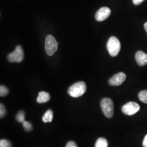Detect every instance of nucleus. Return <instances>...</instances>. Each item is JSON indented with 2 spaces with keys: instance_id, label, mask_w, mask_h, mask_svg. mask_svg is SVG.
<instances>
[{
  "instance_id": "obj_15",
  "label": "nucleus",
  "mask_w": 147,
  "mask_h": 147,
  "mask_svg": "<svg viewBox=\"0 0 147 147\" xmlns=\"http://www.w3.org/2000/svg\"><path fill=\"white\" fill-rule=\"evenodd\" d=\"M22 125H23V127L26 131H31L33 129V126L31 123L29 121H24L22 123Z\"/></svg>"
},
{
  "instance_id": "obj_21",
  "label": "nucleus",
  "mask_w": 147,
  "mask_h": 147,
  "mask_svg": "<svg viewBox=\"0 0 147 147\" xmlns=\"http://www.w3.org/2000/svg\"><path fill=\"white\" fill-rule=\"evenodd\" d=\"M143 147H147V135L145 136L144 140H143Z\"/></svg>"
},
{
  "instance_id": "obj_4",
  "label": "nucleus",
  "mask_w": 147,
  "mask_h": 147,
  "mask_svg": "<svg viewBox=\"0 0 147 147\" xmlns=\"http://www.w3.org/2000/svg\"><path fill=\"white\" fill-rule=\"evenodd\" d=\"M58 43L52 35H48L46 37L45 49L47 55L51 56L56 52L58 49Z\"/></svg>"
},
{
  "instance_id": "obj_16",
  "label": "nucleus",
  "mask_w": 147,
  "mask_h": 147,
  "mask_svg": "<svg viewBox=\"0 0 147 147\" xmlns=\"http://www.w3.org/2000/svg\"><path fill=\"white\" fill-rule=\"evenodd\" d=\"M9 93L8 89L3 85H1L0 86V96H5Z\"/></svg>"
},
{
  "instance_id": "obj_13",
  "label": "nucleus",
  "mask_w": 147,
  "mask_h": 147,
  "mask_svg": "<svg viewBox=\"0 0 147 147\" xmlns=\"http://www.w3.org/2000/svg\"><path fill=\"white\" fill-rule=\"evenodd\" d=\"M138 98L141 101L147 104V90H144L140 92L138 94Z\"/></svg>"
},
{
  "instance_id": "obj_19",
  "label": "nucleus",
  "mask_w": 147,
  "mask_h": 147,
  "mask_svg": "<svg viewBox=\"0 0 147 147\" xmlns=\"http://www.w3.org/2000/svg\"><path fill=\"white\" fill-rule=\"evenodd\" d=\"M65 147H78L76 144L73 141L68 142Z\"/></svg>"
},
{
  "instance_id": "obj_8",
  "label": "nucleus",
  "mask_w": 147,
  "mask_h": 147,
  "mask_svg": "<svg viewBox=\"0 0 147 147\" xmlns=\"http://www.w3.org/2000/svg\"><path fill=\"white\" fill-rule=\"evenodd\" d=\"M111 11L108 7H104L100 8L95 15V19L96 21H104L110 16Z\"/></svg>"
},
{
  "instance_id": "obj_7",
  "label": "nucleus",
  "mask_w": 147,
  "mask_h": 147,
  "mask_svg": "<svg viewBox=\"0 0 147 147\" xmlns=\"http://www.w3.org/2000/svg\"><path fill=\"white\" fill-rule=\"evenodd\" d=\"M125 74L120 72L114 75L109 80V84L112 86H118L122 84L126 80Z\"/></svg>"
},
{
  "instance_id": "obj_1",
  "label": "nucleus",
  "mask_w": 147,
  "mask_h": 147,
  "mask_svg": "<svg viewBox=\"0 0 147 147\" xmlns=\"http://www.w3.org/2000/svg\"><path fill=\"white\" fill-rule=\"evenodd\" d=\"M86 85L84 82L80 81L71 85L68 90V93L73 98H79L86 92Z\"/></svg>"
},
{
  "instance_id": "obj_12",
  "label": "nucleus",
  "mask_w": 147,
  "mask_h": 147,
  "mask_svg": "<svg viewBox=\"0 0 147 147\" xmlns=\"http://www.w3.org/2000/svg\"><path fill=\"white\" fill-rule=\"evenodd\" d=\"M95 147H108V142L105 138L100 137L95 142Z\"/></svg>"
},
{
  "instance_id": "obj_14",
  "label": "nucleus",
  "mask_w": 147,
  "mask_h": 147,
  "mask_svg": "<svg viewBox=\"0 0 147 147\" xmlns=\"http://www.w3.org/2000/svg\"><path fill=\"white\" fill-rule=\"evenodd\" d=\"M16 120L19 123H23L25 119V113L23 111H20L16 115Z\"/></svg>"
},
{
  "instance_id": "obj_10",
  "label": "nucleus",
  "mask_w": 147,
  "mask_h": 147,
  "mask_svg": "<svg viewBox=\"0 0 147 147\" xmlns=\"http://www.w3.org/2000/svg\"><path fill=\"white\" fill-rule=\"evenodd\" d=\"M50 99V95L46 92H40L37 97V101L39 104H43L47 102Z\"/></svg>"
},
{
  "instance_id": "obj_18",
  "label": "nucleus",
  "mask_w": 147,
  "mask_h": 147,
  "mask_svg": "<svg viewBox=\"0 0 147 147\" xmlns=\"http://www.w3.org/2000/svg\"><path fill=\"white\" fill-rule=\"evenodd\" d=\"M7 111L5 110V106L3 104H0V117L1 118H3L6 115Z\"/></svg>"
},
{
  "instance_id": "obj_5",
  "label": "nucleus",
  "mask_w": 147,
  "mask_h": 147,
  "mask_svg": "<svg viewBox=\"0 0 147 147\" xmlns=\"http://www.w3.org/2000/svg\"><path fill=\"white\" fill-rule=\"evenodd\" d=\"M24 58V53L21 45H18L15 50L8 54L7 56V60L11 63L21 62Z\"/></svg>"
},
{
  "instance_id": "obj_11",
  "label": "nucleus",
  "mask_w": 147,
  "mask_h": 147,
  "mask_svg": "<svg viewBox=\"0 0 147 147\" xmlns=\"http://www.w3.org/2000/svg\"><path fill=\"white\" fill-rule=\"evenodd\" d=\"M53 111L51 110H47L42 116V120L44 123H50L53 120Z\"/></svg>"
},
{
  "instance_id": "obj_17",
  "label": "nucleus",
  "mask_w": 147,
  "mask_h": 147,
  "mask_svg": "<svg viewBox=\"0 0 147 147\" xmlns=\"http://www.w3.org/2000/svg\"><path fill=\"white\" fill-rule=\"evenodd\" d=\"M12 145L10 141L7 140L3 139L0 141V147H11Z\"/></svg>"
},
{
  "instance_id": "obj_2",
  "label": "nucleus",
  "mask_w": 147,
  "mask_h": 147,
  "mask_svg": "<svg viewBox=\"0 0 147 147\" xmlns=\"http://www.w3.org/2000/svg\"><path fill=\"white\" fill-rule=\"evenodd\" d=\"M121 42L116 37H111L107 43V49L112 57L117 56L121 50Z\"/></svg>"
},
{
  "instance_id": "obj_20",
  "label": "nucleus",
  "mask_w": 147,
  "mask_h": 147,
  "mask_svg": "<svg viewBox=\"0 0 147 147\" xmlns=\"http://www.w3.org/2000/svg\"><path fill=\"white\" fill-rule=\"evenodd\" d=\"M144 0H132V2L135 5H139L144 1Z\"/></svg>"
},
{
  "instance_id": "obj_9",
  "label": "nucleus",
  "mask_w": 147,
  "mask_h": 147,
  "mask_svg": "<svg viewBox=\"0 0 147 147\" xmlns=\"http://www.w3.org/2000/svg\"><path fill=\"white\" fill-rule=\"evenodd\" d=\"M135 59L140 66H144L147 64V54L142 51H138L136 53Z\"/></svg>"
},
{
  "instance_id": "obj_6",
  "label": "nucleus",
  "mask_w": 147,
  "mask_h": 147,
  "mask_svg": "<svg viewBox=\"0 0 147 147\" xmlns=\"http://www.w3.org/2000/svg\"><path fill=\"white\" fill-rule=\"evenodd\" d=\"M140 109V106L135 102H129L124 105L121 111L123 113L127 116H132L136 113Z\"/></svg>"
},
{
  "instance_id": "obj_22",
  "label": "nucleus",
  "mask_w": 147,
  "mask_h": 147,
  "mask_svg": "<svg viewBox=\"0 0 147 147\" xmlns=\"http://www.w3.org/2000/svg\"><path fill=\"white\" fill-rule=\"evenodd\" d=\"M144 29H145L146 31L147 32V22L144 24Z\"/></svg>"
},
{
  "instance_id": "obj_3",
  "label": "nucleus",
  "mask_w": 147,
  "mask_h": 147,
  "mask_svg": "<svg viewBox=\"0 0 147 147\" xmlns=\"http://www.w3.org/2000/svg\"><path fill=\"white\" fill-rule=\"evenodd\" d=\"M100 106L102 112L107 118H110L113 117L114 104L112 100L108 98H104L101 101Z\"/></svg>"
}]
</instances>
